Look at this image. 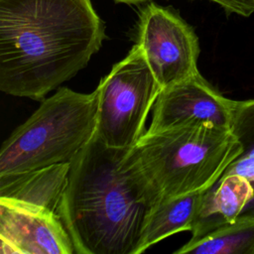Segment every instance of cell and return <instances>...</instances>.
Wrapping results in <instances>:
<instances>
[{
	"instance_id": "cell-3",
	"label": "cell",
	"mask_w": 254,
	"mask_h": 254,
	"mask_svg": "<svg viewBox=\"0 0 254 254\" xmlns=\"http://www.w3.org/2000/svg\"><path fill=\"white\" fill-rule=\"evenodd\" d=\"M242 153L231 129L209 124L144 132L128 162L160 200L209 189Z\"/></svg>"
},
{
	"instance_id": "cell-16",
	"label": "cell",
	"mask_w": 254,
	"mask_h": 254,
	"mask_svg": "<svg viewBox=\"0 0 254 254\" xmlns=\"http://www.w3.org/2000/svg\"><path fill=\"white\" fill-rule=\"evenodd\" d=\"M114 2H117V3H123V4H129V5H132V4H140V3H145V2H148L150 0H113Z\"/></svg>"
},
{
	"instance_id": "cell-2",
	"label": "cell",
	"mask_w": 254,
	"mask_h": 254,
	"mask_svg": "<svg viewBox=\"0 0 254 254\" xmlns=\"http://www.w3.org/2000/svg\"><path fill=\"white\" fill-rule=\"evenodd\" d=\"M127 152L95 133L70 162L58 214L75 254L137 253L147 217L161 200Z\"/></svg>"
},
{
	"instance_id": "cell-4",
	"label": "cell",
	"mask_w": 254,
	"mask_h": 254,
	"mask_svg": "<svg viewBox=\"0 0 254 254\" xmlns=\"http://www.w3.org/2000/svg\"><path fill=\"white\" fill-rule=\"evenodd\" d=\"M99 94L61 87L4 141L0 175L71 162L96 133Z\"/></svg>"
},
{
	"instance_id": "cell-11",
	"label": "cell",
	"mask_w": 254,
	"mask_h": 254,
	"mask_svg": "<svg viewBox=\"0 0 254 254\" xmlns=\"http://www.w3.org/2000/svg\"><path fill=\"white\" fill-rule=\"evenodd\" d=\"M203 191L162 200L149 213L136 254L181 231H191Z\"/></svg>"
},
{
	"instance_id": "cell-7",
	"label": "cell",
	"mask_w": 254,
	"mask_h": 254,
	"mask_svg": "<svg viewBox=\"0 0 254 254\" xmlns=\"http://www.w3.org/2000/svg\"><path fill=\"white\" fill-rule=\"evenodd\" d=\"M236 105L237 101L221 95L198 71L162 88L147 132L202 124L231 129Z\"/></svg>"
},
{
	"instance_id": "cell-12",
	"label": "cell",
	"mask_w": 254,
	"mask_h": 254,
	"mask_svg": "<svg viewBox=\"0 0 254 254\" xmlns=\"http://www.w3.org/2000/svg\"><path fill=\"white\" fill-rule=\"evenodd\" d=\"M175 254H254V218H237L198 239L189 240Z\"/></svg>"
},
{
	"instance_id": "cell-9",
	"label": "cell",
	"mask_w": 254,
	"mask_h": 254,
	"mask_svg": "<svg viewBox=\"0 0 254 254\" xmlns=\"http://www.w3.org/2000/svg\"><path fill=\"white\" fill-rule=\"evenodd\" d=\"M253 195L254 188L247 178L237 174L222 175L202 193L190 240L233 223Z\"/></svg>"
},
{
	"instance_id": "cell-1",
	"label": "cell",
	"mask_w": 254,
	"mask_h": 254,
	"mask_svg": "<svg viewBox=\"0 0 254 254\" xmlns=\"http://www.w3.org/2000/svg\"><path fill=\"white\" fill-rule=\"evenodd\" d=\"M104 39L91 0H0V90L42 100L84 68Z\"/></svg>"
},
{
	"instance_id": "cell-8",
	"label": "cell",
	"mask_w": 254,
	"mask_h": 254,
	"mask_svg": "<svg viewBox=\"0 0 254 254\" xmlns=\"http://www.w3.org/2000/svg\"><path fill=\"white\" fill-rule=\"evenodd\" d=\"M3 254H73L71 237L60 215L0 198Z\"/></svg>"
},
{
	"instance_id": "cell-6",
	"label": "cell",
	"mask_w": 254,
	"mask_h": 254,
	"mask_svg": "<svg viewBox=\"0 0 254 254\" xmlns=\"http://www.w3.org/2000/svg\"><path fill=\"white\" fill-rule=\"evenodd\" d=\"M137 43L162 88L198 72V38L176 11L151 2L139 14Z\"/></svg>"
},
{
	"instance_id": "cell-14",
	"label": "cell",
	"mask_w": 254,
	"mask_h": 254,
	"mask_svg": "<svg viewBox=\"0 0 254 254\" xmlns=\"http://www.w3.org/2000/svg\"><path fill=\"white\" fill-rule=\"evenodd\" d=\"M218 4L228 14L248 17L254 13V0H209Z\"/></svg>"
},
{
	"instance_id": "cell-15",
	"label": "cell",
	"mask_w": 254,
	"mask_h": 254,
	"mask_svg": "<svg viewBox=\"0 0 254 254\" xmlns=\"http://www.w3.org/2000/svg\"><path fill=\"white\" fill-rule=\"evenodd\" d=\"M253 188H254V181L251 182ZM237 218L240 219H253L254 218V195L250 202L245 206V208L242 210V212L239 214Z\"/></svg>"
},
{
	"instance_id": "cell-10",
	"label": "cell",
	"mask_w": 254,
	"mask_h": 254,
	"mask_svg": "<svg viewBox=\"0 0 254 254\" xmlns=\"http://www.w3.org/2000/svg\"><path fill=\"white\" fill-rule=\"evenodd\" d=\"M70 162L27 172L0 175V198L58 213Z\"/></svg>"
},
{
	"instance_id": "cell-5",
	"label": "cell",
	"mask_w": 254,
	"mask_h": 254,
	"mask_svg": "<svg viewBox=\"0 0 254 254\" xmlns=\"http://www.w3.org/2000/svg\"><path fill=\"white\" fill-rule=\"evenodd\" d=\"M96 88V134L108 147L131 148L143 135L147 116L162 90L138 44Z\"/></svg>"
},
{
	"instance_id": "cell-13",
	"label": "cell",
	"mask_w": 254,
	"mask_h": 254,
	"mask_svg": "<svg viewBox=\"0 0 254 254\" xmlns=\"http://www.w3.org/2000/svg\"><path fill=\"white\" fill-rule=\"evenodd\" d=\"M231 131L242 146L241 155L222 175L237 174L254 181V99L237 101Z\"/></svg>"
}]
</instances>
